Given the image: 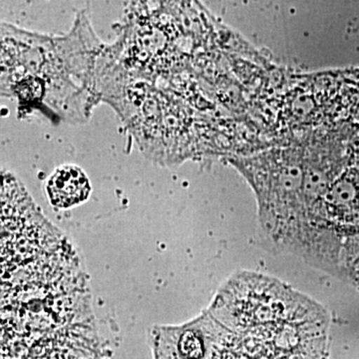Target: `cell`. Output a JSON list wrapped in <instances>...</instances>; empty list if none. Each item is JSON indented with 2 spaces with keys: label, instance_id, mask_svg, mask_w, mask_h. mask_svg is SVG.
<instances>
[{
  "label": "cell",
  "instance_id": "7a4b0ae2",
  "mask_svg": "<svg viewBox=\"0 0 359 359\" xmlns=\"http://www.w3.org/2000/svg\"><path fill=\"white\" fill-rule=\"evenodd\" d=\"M47 191L52 204L59 208H69L86 200L90 186L81 169L66 166L52 175Z\"/></svg>",
  "mask_w": 359,
  "mask_h": 359
},
{
  "label": "cell",
  "instance_id": "6da1fadb",
  "mask_svg": "<svg viewBox=\"0 0 359 359\" xmlns=\"http://www.w3.org/2000/svg\"><path fill=\"white\" fill-rule=\"evenodd\" d=\"M1 261L2 359H94L86 283L65 238L4 219Z\"/></svg>",
  "mask_w": 359,
  "mask_h": 359
},
{
  "label": "cell",
  "instance_id": "3957f363",
  "mask_svg": "<svg viewBox=\"0 0 359 359\" xmlns=\"http://www.w3.org/2000/svg\"><path fill=\"white\" fill-rule=\"evenodd\" d=\"M347 282L353 283L359 289V256L355 261L349 266L348 271H347L346 280Z\"/></svg>",
  "mask_w": 359,
  "mask_h": 359
}]
</instances>
